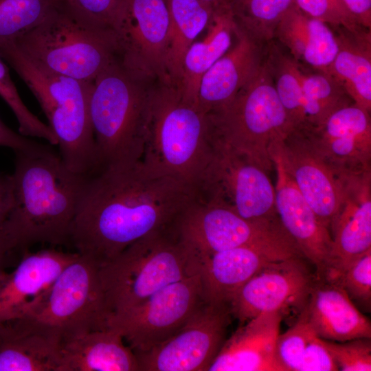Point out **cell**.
Returning a JSON list of instances; mask_svg holds the SVG:
<instances>
[{
  "mask_svg": "<svg viewBox=\"0 0 371 371\" xmlns=\"http://www.w3.org/2000/svg\"><path fill=\"white\" fill-rule=\"evenodd\" d=\"M313 70V72H307L300 65L305 127L317 126L334 111L354 103L331 75L322 70Z\"/></svg>",
  "mask_w": 371,
  "mask_h": 371,
  "instance_id": "33",
  "label": "cell"
},
{
  "mask_svg": "<svg viewBox=\"0 0 371 371\" xmlns=\"http://www.w3.org/2000/svg\"><path fill=\"white\" fill-rule=\"evenodd\" d=\"M175 227L201 261L219 251L260 245L298 249L280 220L246 219L233 210L199 196L179 216Z\"/></svg>",
  "mask_w": 371,
  "mask_h": 371,
  "instance_id": "10",
  "label": "cell"
},
{
  "mask_svg": "<svg viewBox=\"0 0 371 371\" xmlns=\"http://www.w3.org/2000/svg\"><path fill=\"white\" fill-rule=\"evenodd\" d=\"M199 195L142 159L87 177L69 244L100 266L148 234L170 226Z\"/></svg>",
  "mask_w": 371,
  "mask_h": 371,
  "instance_id": "1",
  "label": "cell"
},
{
  "mask_svg": "<svg viewBox=\"0 0 371 371\" xmlns=\"http://www.w3.org/2000/svg\"><path fill=\"white\" fill-rule=\"evenodd\" d=\"M122 1L58 0V2L62 8L85 23L97 28L110 30L112 19Z\"/></svg>",
  "mask_w": 371,
  "mask_h": 371,
  "instance_id": "40",
  "label": "cell"
},
{
  "mask_svg": "<svg viewBox=\"0 0 371 371\" xmlns=\"http://www.w3.org/2000/svg\"><path fill=\"white\" fill-rule=\"evenodd\" d=\"M301 129L338 175L371 170V118L367 110L352 103L320 125Z\"/></svg>",
  "mask_w": 371,
  "mask_h": 371,
  "instance_id": "17",
  "label": "cell"
},
{
  "mask_svg": "<svg viewBox=\"0 0 371 371\" xmlns=\"http://www.w3.org/2000/svg\"><path fill=\"white\" fill-rule=\"evenodd\" d=\"M45 145L16 133L0 118V146L10 148L14 151H28L39 149Z\"/></svg>",
  "mask_w": 371,
  "mask_h": 371,
  "instance_id": "41",
  "label": "cell"
},
{
  "mask_svg": "<svg viewBox=\"0 0 371 371\" xmlns=\"http://www.w3.org/2000/svg\"><path fill=\"white\" fill-rule=\"evenodd\" d=\"M201 267L200 257L179 236L175 223L137 240L100 266L108 319L138 306L170 284L200 272Z\"/></svg>",
  "mask_w": 371,
  "mask_h": 371,
  "instance_id": "4",
  "label": "cell"
},
{
  "mask_svg": "<svg viewBox=\"0 0 371 371\" xmlns=\"http://www.w3.org/2000/svg\"><path fill=\"white\" fill-rule=\"evenodd\" d=\"M267 46L238 26L230 49L203 76L196 107L210 114L228 103L256 74Z\"/></svg>",
  "mask_w": 371,
  "mask_h": 371,
  "instance_id": "22",
  "label": "cell"
},
{
  "mask_svg": "<svg viewBox=\"0 0 371 371\" xmlns=\"http://www.w3.org/2000/svg\"><path fill=\"white\" fill-rule=\"evenodd\" d=\"M338 49L331 64L322 70L331 75L352 102L371 111V30L332 28Z\"/></svg>",
  "mask_w": 371,
  "mask_h": 371,
  "instance_id": "27",
  "label": "cell"
},
{
  "mask_svg": "<svg viewBox=\"0 0 371 371\" xmlns=\"http://www.w3.org/2000/svg\"><path fill=\"white\" fill-rule=\"evenodd\" d=\"M99 268L94 260L78 254L38 304L12 319L27 329L57 337L63 344L89 331L106 328L108 313Z\"/></svg>",
  "mask_w": 371,
  "mask_h": 371,
  "instance_id": "9",
  "label": "cell"
},
{
  "mask_svg": "<svg viewBox=\"0 0 371 371\" xmlns=\"http://www.w3.org/2000/svg\"><path fill=\"white\" fill-rule=\"evenodd\" d=\"M323 340L339 370H371L370 338H357L344 342Z\"/></svg>",
  "mask_w": 371,
  "mask_h": 371,
  "instance_id": "38",
  "label": "cell"
},
{
  "mask_svg": "<svg viewBox=\"0 0 371 371\" xmlns=\"http://www.w3.org/2000/svg\"><path fill=\"white\" fill-rule=\"evenodd\" d=\"M13 200L12 176L0 172V228L12 210Z\"/></svg>",
  "mask_w": 371,
  "mask_h": 371,
  "instance_id": "42",
  "label": "cell"
},
{
  "mask_svg": "<svg viewBox=\"0 0 371 371\" xmlns=\"http://www.w3.org/2000/svg\"><path fill=\"white\" fill-rule=\"evenodd\" d=\"M16 251L6 234L0 228V271L5 270L9 258Z\"/></svg>",
  "mask_w": 371,
  "mask_h": 371,
  "instance_id": "44",
  "label": "cell"
},
{
  "mask_svg": "<svg viewBox=\"0 0 371 371\" xmlns=\"http://www.w3.org/2000/svg\"><path fill=\"white\" fill-rule=\"evenodd\" d=\"M206 3H210L215 7H221L229 5L230 0H201Z\"/></svg>",
  "mask_w": 371,
  "mask_h": 371,
  "instance_id": "45",
  "label": "cell"
},
{
  "mask_svg": "<svg viewBox=\"0 0 371 371\" xmlns=\"http://www.w3.org/2000/svg\"><path fill=\"white\" fill-rule=\"evenodd\" d=\"M339 285L352 301L367 310L371 304V250L351 262L332 281Z\"/></svg>",
  "mask_w": 371,
  "mask_h": 371,
  "instance_id": "37",
  "label": "cell"
},
{
  "mask_svg": "<svg viewBox=\"0 0 371 371\" xmlns=\"http://www.w3.org/2000/svg\"><path fill=\"white\" fill-rule=\"evenodd\" d=\"M78 254L55 249L23 253L16 267L0 271V322L20 317L45 297L63 269Z\"/></svg>",
  "mask_w": 371,
  "mask_h": 371,
  "instance_id": "20",
  "label": "cell"
},
{
  "mask_svg": "<svg viewBox=\"0 0 371 371\" xmlns=\"http://www.w3.org/2000/svg\"><path fill=\"white\" fill-rule=\"evenodd\" d=\"M61 341L28 330L12 319L0 322V371H58Z\"/></svg>",
  "mask_w": 371,
  "mask_h": 371,
  "instance_id": "29",
  "label": "cell"
},
{
  "mask_svg": "<svg viewBox=\"0 0 371 371\" xmlns=\"http://www.w3.org/2000/svg\"><path fill=\"white\" fill-rule=\"evenodd\" d=\"M58 5V0H0V43L30 30Z\"/></svg>",
  "mask_w": 371,
  "mask_h": 371,
  "instance_id": "35",
  "label": "cell"
},
{
  "mask_svg": "<svg viewBox=\"0 0 371 371\" xmlns=\"http://www.w3.org/2000/svg\"><path fill=\"white\" fill-rule=\"evenodd\" d=\"M12 41L46 69L87 82H92L116 60L110 30L91 26L60 5Z\"/></svg>",
  "mask_w": 371,
  "mask_h": 371,
  "instance_id": "8",
  "label": "cell"
},
{
  "mask_svg": "<svg viewBox=\"0 0 371 371\" xmlns=\"http://www.w3.org/2000/svg\"><path fill=\"white\" fill-rule=\"evenodd\" d=\"M271 150L279 157L304 198L330 231L342 199V177L331 168L301 128L291 129Z\"/></svg>",
  "mask_w": 371,
  "mask_h": 371,
  "instance_id": "16",
  "label": "cell"
},
{
  "mask_svg": "<svg viewBox=\"0 0 371 371\" xmlns=\"http://www.w3.org/2000/svg\"><path fill=\"white\" fill-rule=\"evenodd\" d=\"M212 150L209 114L185 102L172 84L153 83L145 111L142 161L199 192Z\"/></svg>",
  "mask_w": 371,
  "mask_h": 371,
  "instance_id": "3",
  "label": "cell"
},
{
  "mask_svg": "<svg viewBox=\"0 0 371 371\" xmlns=\"http://www.w3.org/2000/svg\"><path fill=\"white\" fill-rule=\"evenodd\" d=\"M275 38L295 61L315 70H325L338 49L332 27L306 15L295 5L277 25Z\"/></svg>",
  "mask_w": 371,
  "mask_h": 371,
  "instance_id": "26",
  "label": "cell"
},
{
  "mask_svg": "<svg viewBox=\"0 0 371 371\" xmlns=\"http://www.w3.org/2000/svg\"><path fill=\"white\" fill-rule=\"evenodd\" d=\"M153 83L133 76L117 60L92 82L89 109L97 170L142 159L145 111Z\"/></svg>",
  "mask_w": 371,
  "mask_h": 371,
  "instance_id": "6",
  "label": "cell"
},
{
  "mask_svg": "<svg viewBox=\"0 0 371 371\" xmlns=\"http://www.w3.org/2000/svg\"><path fill=\"white\" fill-rule=\"evenodd\" d=\"M276 357L283 371H324L332 363L323 339L313 330L302 310L296 322L278 335Z\"/></svg>",
  "mask_w": 371,
  "mask_h": 371,
  "instance_id": "31",
  "label": "cell"
},
{
  "mask_svg": "<svg viewBox=\"0 0 371 371\" xmlns=\"http://www.w3.org/2000/svg\"><path fill=\"white\" fill-rule=\"evenodd\" d=\"M0 56L32 92L58 139L59 155L71 172L88 176L98 168L89 116L92 82L46 69L25 55L12 41L0 43Z\"/></svg>",
  "mask_w": 371,
  "mask_h": 371,
  "instance_id": "5",
  "label": "cell"
},
{
  "mask_svg": "<svg viewBox=\"0 0 371 371\" xmlns=\"http://www.w3.org/2000/svg\"><path fill=\"white\" fill-rule=\"evenodd\" d=\"M267 58L274 87L286 113L291 128L306 125L304 98L300 82V65L281 50L273 40L267 47Z\"/></svg>",
  "mask_w": 371,
  "mask_h": 371,
  "instance_id": "32",
  "label": "cell"
},
{
  "mask_svg": "<svg viewBox=\"0 0 371 371\" xmlns=\"http://www.w3.org/2000/svg\"><path fill=\"white\" fill-rule=\"evenodd\" d=\"M212 136L269 172L270 150L291 129L265 59L254 77L225 105L209 114Z\"/></svg>",
  "mask_w": 371,
  "mask_h": 371,
  "instance_id": "7",
  "label": "cell"
},
{
  "mask_svg": "<svg viewBox=\"0 0 371 371\" xmlns=\"http://www.w3.org/2000/svg\"><path fill=\"white\" fill-rule=\"evenodd\" d=\"M343 194L330 232L333 245L321 279L332 281L371 250V170L342 177Z\"/></svg>",
  "mask_w": 371,
  "mask_h": 371,
  "instance_id": "18",
  "label": "cell"
},
{
  "mask_svg": "<svg viewBox=\"0 0 371 371\" xmlns=\"http://www.w3.org/2000/svg\"><path fill=\"white\" fill-rule=\"evenodd\" d=\"M238 26L256 40L268 44L273 40L280 21L294 5L293 0H230Z\"/></svg>",
  "mask_w": 371,
  "mask_h": 371,
  "instance_id": "34",
  "label": "cell"
},
{
  "mask_svg": "<svg viewBox=\"0 0 371 371\" xmlns=\"http://www.w3.org/2000/svg\"><path fill=\"white\" fill-rule=\"evenodd\" d=\"M308 322L322 339L344 342L371 338V323L338 284L317 278L302 308Z\"/></svg>",
  "mask_w": 371,
  "mask_h": 371,
  "instance_id": "24",
  "label": "cell"
},
{
  "mask_svg": "<svg viewBox=\"0 0 371 371\" xmlns=\"http://www.w3.org/2000/svg\"><path fill=\"white\" fill-rule=\"evenodd\" d=\"M237 28L229 5L215 10L206 27L205 36L194 42L183 58L182 75L177 88L185 102L196 106L203 76L230 49Z\"/></svg>",
  "mask_w": 371,
  "mask_h": 371,
  "instance_id": "28",
  "label": "cell"
},
{
  "mask_svg": "<svg viewBox=\"0 0 371 371\" xmlns=\"http://www.w3.org/2000/svg\"><path fill=\"white\" fill-rule=\"evenodd\" d=\"M166 1L170 16L167 72L170 82L177 87L187 50L202 30L206 29L218 7L201 0Z\"/></svg>",
  "mask_w": 371,
  "mask_h": 371,
  "instance_id": "30",
  "label": "cell"
},
{
  "mask_svg": "<svg viewBox=\"0 0 371 371\" xmlns=\"http://www.w3.org/2000/svg\"><path fill=\"white\" fill-rule=\"evenodd\" d=\"M205 302L201 271L170 284L138 306L111 316L134 353L146 352L176 333Z\"/></svg>",
  "mask_w": 371,
  "mask_h": 371,
  "instance_id": "13",
  "label": "cell"
},
{
  "mask_svg": "<svg viewBox=\"0 0 371 371\" xmlns=\"http://www.w3.org/2000/svg\"><path fill=\"white\" fill-rule=\"evenodd\" d=\"M14 153L13 205L3 231L16 251L38 243L68 244L87 176L69 170L48 145Z\"/></svg>",
  "mask_w": 371,
  "mask_h": 371,
  "instance_id": "2",
  "label": "cell"
},
{
  "mask_svg": "<svg viewBox=\"0 0 371 371\" xmlns=\"http://www.w3.org/2000/svg\"><path fill=\"white\" fill-rule=\"evenodd\" d=\"M199 196L246 219L279 220L275 205V188L269 172L214 137Z\"/></svg>",
  "mask_w": 371,
  "mask_h": 371,
  "instance_id": "12",
  "label": "cell"
},
{
  "mask_svg": "<svg viewBox=\"0 0 371 371\" xmlns=\"http://www.w3.org/2000/svg\"><path fill=\"white\" fill-rule=\"evenodd\" d=\"M282 313H261L227 339L207 371H283L276 357Z\"/></svg>",
  "mask_w": 371,
  "mask_h": 371,
  "instance_id": "23",
  "label": "cell"
},
{
  "mask_svg": "<svg viewBox=\"0 0 371 371\" xmlns=\"http://www.w3.org/2000/svg\"><path fill=\"white\" fill-rule=\"evenodd\" d=\"M297 256L272 262L259 270L229 303L232 315L246 322L264 313L305 306L317 280Z\"/></svg>",
  "mask_w": 371,
  "mask_h": 371,
  "instance_id": "15",
  "label": "cell"
},
{
  "mask_svg": "<svg viewBox=\"0 0 371 371\" xmlns=\"http://www.w3.org/2000/svg\"><path fill=\"white\" fill-rule=\"evenodd\" d=\"M169 28L166 0H123L110 25L116 60L140 80L170 82L167 72Z\"/></svg>",
  "mask_w": 371,
  "mask_h": 371,
  "instance_id": "11",
  "label": "cell"
},
{
  "mask_svg": "<svg viewBox=\"0 0 371 371\" xmlns=\"http://www.w3.org/2000/svg\"><path fill=\"white\" fill-rule=\"evenodd\" d=\"M0 96L8 104L19 123V131L25 137H34L57 145L58 139L49 125L32 113L21 100L9 69L0 56Z\"/></svg>",
  "mask_w": 371,
  "mask_h": 371,
  "instance_id": "36",
  "label": "cell"
},
{
  "mask_svg": "<svg viewBox=\"0 0 371 371\" xmlns=\"http://www.w3.org/2000/svg\"><path fill=\"white\" fill-rule=\"evenodd\" d=\"M117 330H95L64 343L58 371H139L135 354Z\"/></svg>",
  "mask_w": 371,
  "mask_h": 371,
  "instance_id": "25",
  "label": "cell"
},
{
  "mask_svg": "<svg viewBox=\"0 0 371 371\" xmlns=\"http://www.w3.org/2000/svg\"><path fill=\"white\" fill-rule=\"evenodd\" d=\"M294 5L306 15L321 21L332 28L356 30L362 27L342 0H293Z\"/></svg>",
  "mask_w": 371,
  "mask_h": 371,
  "instance_id": "39",
  "label": "cell"
},
{
  "mask_svg": "<svg viewBox=\"0 0 371 371\" xmlns=\"http://www.w3.org/2000/svg\"><path fill=\"white\" fill-rule=\"evenodd\" d=\"M362 27L371 30V0H342Z\"/></svg>",
  "mask_w": 371,
  "mask_h": 371,
  "instance_id": "43",
  "label": "cell"
},
{
  "mask_svg": "<svg viewBox=\"0 0 371 371\" xmlns=\"http://www.w3.org/2000/svg\"><path fill=\"white\" fill-rule=\"evenodd\" d=\"M228 304L204 302L172 336L135 353L141 371H207L225 341Z\"/></svg>",
  "mask_w": 371,
  "mask_h": 371,
  "instance_id": "14",
  "label": "cell"
},
{
  "mask_svg": "<svg viewBox=\"0 0 371 371\" xmlns=\"http://www.w3.org/2000/svg\"><path fill=\"white\" fill-rule=\"evenodd\" d=\"M297 256L304 257L295 249L260 245L240 246L215 253L201 262L205 301L229 305L239 289L262 268Z\"/></svg>",
  "mask_w": 371,
  "mask_h": 371,
  "instance_id": "21",
  "label": "cell"
},
{
  "mask_svg": "<svg viewBox=\"0 0 371 371\" xmlns=\"http://www.w3.org/2000/svg\"><path fill=\"white\" fill-rule=\"evenodd\" d=\"M270 155L276 172L275 205L279 220L304 258L315 267L317 278H322L333 245L330 232L304 198L277 154L271 150Z\"/></svg>",
  "mask_w": 371,
  "mask_h": 371,
  "instance_id": "19",
  "label": "cell"
}]
</instances>
